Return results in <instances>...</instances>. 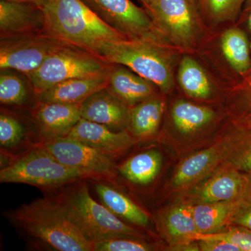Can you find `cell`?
Instances as JSON below:
<instances>
[{
    "instance_id": "83f0119b",
    "label": "cell",
    "mask_w": 251,
    "mask_h": 251,
    "mask_svg": "<svg viewBox=\"0 0 251 251\" xmlns=\"http://www.w3.org/2000/svg\"><path fill=\"white\" fill-rule=\"evenodd\" d=\"M202 16L211 22L234 21L239 18L245 0H196Z\"/></svg>"
},
{
    "instance_id": "8992f818",
    "label": "cell",
    "mask_w": 251,
    "mask_h": 251,
    "mask_svg": "<svg viewBox=\"0 0 251 251\" xmlns=\"http://www.w3.org/2000/svg\"><path fill=\"white\" fill-rule=\"evenodd\" d=\"M142 4L170 45L184 50L197 46L202 31L196 0H145Z\"/></svg>"
},
{
    "instance_id": "2e32d148",
    "label": "cell",
    "mask_w": 251,
    "mask_h": 251,
    "mask_svg": "<svg viewBox=\"0 0 251 251\" xmlns=\"http://www.w3.org/2000/svg\"><path fill=\"white\" fill-rule=\"evenodd\" d=\"M89 181L93 183L100 202L119 219L135 227L145 228L150 226L151 219L148 213L120 191L117 184L102 180Z\"/></svg>"
},
{
    "instance_id": "9c48e42d",
    "label": "cell",
    "mask_w": 251,
    "mask_h": 251,
    "mask_svg": "<svg viewBox=\"0 0 251 251\" xmlns=\"http://www.w3.org/2000/svg\"><path fill=\"white\" fill-rule=\"evenodd\" d=\"M39 143L59 161L84 173L89 180H102L117 185V163L99 150L68 137Z\"/></svg>"
},
{
    "instance_id": "7c38bea8",
    "label": "cell",
    "mask_w": 251,
    "mask_h": 251,
    "mask_svg": "<svg viewBox=\"0 0 251 251\" xmlns=\"http://www.w3.org/2000/svg\"><path fill=\"white\" fill-rule=\"evenodd\" d=\"M43 9L27 3L0 0L1 39L44 34Z\"/></svg>"
},
{
    "instance_id": "6da1fadb",
    "label": "cell",
    "mask_w": 251,
    "mask_h": 251,
    "mask_svg": "<svg viewBox=\"0 0 251 251\" xmlns=\"http://www.w3.org/2000/svg\"><path fill=\"white\" fill-rule=\"evenodd\" d=\"M42 9L44 34L97 57L110 43L128 39L81 0H47Z\"/></svg>"
},
{
    "instance_id": "5b68a950",
    "label": "cell",
    "mask_w": 251,
    "mask_h": 251,
    "mask_svg": "<svg viewBox=\"0 0 251 251\" xmlns=\"http://www.w3.org/2000/svg\"><path fill=\"white\" fill-rule=\"evenodd\" d=\"M168 46L147 39H125L105 46L100 58L128 68L166 94L174 87L173 59Z\"/></svg>"
},
{
    "instance_id": "ffe728a7",
    "label": "cell",
    "mask_w": 251,
    "mask_h": 251,
    "mask_svg": "<svg viewBox=\"0 0 251 251\" xmlns=\"http://www.w3.org/2000/svg\"><path fill=\"white\" fill-rule=\"evenodd\" d=\"M163 158L156 150L140 151L117 164V176L128 184L145 187L152 184L161 172Z\"/></svg>"
},
{
    "instance_id": "ab89813d",
    "label": "cell",
    "mask_w": 251,
    "mask_h": 251,
    "mask_svg": "<svg viewBox=\"0 0 251 251\" xmlns=\"http://www.w3.org/2000/svg\"><path fill=\"white\" fill-rule=\"evenodd\" d=\"M249 74H251V69L250 72H249V74H248L247 75H249Z\"/></svg>"
},
{
    "instance_id": "7a4b0ae2",
    "label": "cell",
    "mask_w": 251,
    "mask_h": 251,
    "mask_svg": "<svg viewBox=\"0 0 251 251\" xmlns=\"http://www.w3.org/2000/svg\"><path fill=\"white\" fill-rule=\"evenodd\" d=\"M4 215L38 244L57 251H93L92 244L52 198L23 204Z\"/></svg>"
},
{
    "instance_id": "7402d4cb",
    "label": "cell",
    "mask_w": 251,
    "mask_h": 251,
    "mask_svg": "<svg viewBox=\"0 0 251 251\" xmlns=\"http://www.w3.org/2000/svg\"><path fill=\"white\" fill-rule=\"evenodd\" d=\"M164 109V102L156 96L131 107L126 130L135 140L151 138L159 128Z\"/></svg>"
},
{
    "instance_id": "836d02e7",
    "label": "cell",
    "mask_w": 251,
    "mask_h": 251,
    "mask_svg": "<svg viewBox=\"0 0 251 251\" xmlns=\"http://www.w3.org/2000/svg\"><path fill=\"white\" fill-rule=\"evenodd\" d=\"M200 251H240L239 248L232 243L211 239V238L199 237L196 239Z\"/></svg>"
},
{
    "instance_id": "f35d334b",
    "label": "cell",
    "mask_w": 251,
    "mask_h": 251,
    "mask_svg": "<svg viewBox=\"0 0 251 251\" xmlns=\"http://www.w3.org/2000/svg\"><path fill=\"white\" fill-rule=\"evenodd\" d=\"M248 176H249V178H250L251 180V175H248Z\"/></svg>"
},
{
    "instance_id": "4fadbf2b",
    "label": "cell",
    "mask_w": 251,
    "mask_h": 251,
    "mask_svg": "<svg viewBox=\"0 0 251 251\" xmlns=\"http://www.w3.org/2000/svg\"><path fill=\"white\" fill-rule=\"evenodd\" d=\"M80 105L38 101L32 110L38 142L66 136L81 119Z\"/></svg>"
},
{
    "instance_id": "d6986e66",
    "label": "cell",
    "mask_w": 251,
    "mask_h": 251,
    "mask_svg": "<svg viewBox=\"0 0 251 251\" xmlns=\"http://www.w3.org/2000/svg\"><path fill=\"white\" fill-rule=\"evenodd\" d=\"M245 193L233 201L198 203L193 205V214L199 234L216 233L231 226L244 204Z\"/></svg>"
},
{
    "instance_id": "f1b7e54d",
    "label": "cell",
    "mask_w": 251,
    "mask_h": 251,
    "mask_svg": "<svg viewBox=\"0 0 251 251\" xmlns=\"http://www.w3.org/2000/svg\"><path fill=\"white\" fill-rule=\"evenodd\" d=\"M232 98L231 110L235 126L251 127V74L234 89Z\"/></svg>"
},
{
    "instance_id": "52a82bcc",
    "label": "cell",
    "mask_w": 251,
    "mask_h": 251,
    "mask_svg": "<svg viewBox=\"0 0 251 251\" xmlns=\"http://www.w3.org/2000/svg\"><path fill=\"white\" fill-rule=\"evenodd\" d=\"M110 64L91 52L65 44L27 76L37 96L64 81L101 74L108 70Z\"/></svg>"
},
{
    "instance_id": "d6a6232c",
    "label": "cell",
    "mask_w": 251,
    "mask_h": 251,
    "mask_svg": "<svg viewBox=\"0 0 251 251\" xmlns=\"http://www.w3.org/2000/svg\"><path fill=\"white\" fill-rule=\"evenodd\" d=\"M199 237L221 239L232 243L239 248L240 251H251V229L242 226L232 225L216 233L198 234L193 238V241Z\"/></svg>"
},
{
    "instance_id": "ac0fdd59",
    "label": "cell",
    "mask_w": 251,
    "mask_h": 251,
    "mask_svg": "<svg viewBox=\"0 0 251 251\" xmlns=\"http://www.w3.org/2000/svg\"><path fill=\"white\" fill-rule=\"evenodd\" d=\"M247 174L232 168L219 172L201 186L196 193L198 203L233 201L242 197L250 184Z\"/></svg>"
},
{
    "instance_id": "cb8c5ba5",
    "label": "cell",
    "mask_w": 251,
    "mask_h": 251,
    "mask_svg": "<svg viewBox=\"0 0 251 251\" xmlns=\"http://www.w3.org/2000/svg\"><path fill=\"white\" fill-rule=\"evenodd\" d=\"M181 88L189 97L201 100L210 99L214 92L212 83L205 71L193 57L184 56L177 74Z\"/></svg>"
},
{
    "instance_id": "277c9868",
    "label": "cell",
    "mask_w": 251,
    "mask_h": 251,
    "mask_svg": "<svg viewBox=\"0 0 251 251\" xmlns=\"http://www.w3.org/2000/svg\"><path fill=\"white\" fill-rule=\"evenodd\" d=\"M4 158L0 170V182L31 185L46 191L58 190L82 180L84 173L59 161L39 142L21 152L1 151Z\"/></svg>"
},
{
    "instance_id": "603a6c76",
    "label": "cell",
    "mask_w": 251,
    "mask_h": 251,
    "mask_svg": "<svg viewBox=\"0 0 251 251\" xmlns=\"http://www.w3.org/2000/svg\"><path fill=\"white\" fill-rule=\"evenodd\" d=\"M220 47L229 67L243 77L251 69V44L246 31L232 27L224 31L220 39Z\"/></svg>"
},
{
    "instance_id": "8fae6325",
    "label": "cell",
    "mask_w": 251,
    "mask_h": 251,
    "mask_svg": "<svg viewBox=\"0 0 251 251\" xmlns=\"http://www.w3.org/2000/svg\"><path fill=\"white\" fill-rule=\"evenodd\" d=\"M64 137L85 143L115 161L136 142L128 130H114L82 118Z\"/></svg>"
},
{
    "instance_id": "9a60e30c",
    "label": "cell",
    "mask_w": 251,
    "mask_h": 251,
    "mask_svg": "<svg viewBox=\"0 0 251 251\" xmlns=\"http://www.w3.org/2000/svg\"><path fill=\"white\" fill-rule=\"evenodd\" d=\"M156 86L128 68L111 64L107 88L128 108L156 96Z\"/></svg>"
},
{
    "instance_id": "ba28073f",
    "label": "cell",
    "mask_w": 251,
    "mask_h": 251,
    "mask_svg": "<svg viewBox=\"0 0 251 251\" xmlns=\"http://www.w3.org/2000/svg\"><path fill=\"white\" fill-rule=\"evenodd\" d=\"M102 21L129 39H147L169 46L146 10L132 0H81Z\"/></svg>"
},
{
    "instance_id": "e0dca14e",
    "label": "cell",
    "mask_w": 251,
    "mask_h": 251,
    "mask_svg": "<svg viewBox=\"0 0 251 251\" xmlns=\"http://www.w3.org/2000/svg\"><path fill=\"white\" fill-rule=\"evenodd\" d=\"M110 68L105 72L97 75L77 77L57 84L52 88L36 96L38 101L44 103H82L92 94L108 87Z\"/></svg>"
},
{
    "instance_id": "d590c367",
    "label": "cell",
    "mask_w": 251,
    "mask_h": 251,
    "mask_svg": "<svg viewBox=\"0 0 251 251\" xmlns=\"http://www.w3.org/2000/svg\"><path fill=\"white\" fill-rule=\"evenodd\" d=\"M239 23L244 28L250 41L251 47V0H245L239 16Z\"/></svg>"
},
{
    "instance_id": "4dcf8cb0",
    "label": "cell",
    "mask_w": 251,
    "mask_h": 251,
    "mask_svg": "<svg viewBox=\"0 0 251 251\" xmlns=\"http://www.w3.org/2000/svg\"><path fill=\"white\" fill-rule=\"evenodd\" d=\"M27 97V91L24 82L15 74L1 71L0 103L1 105H22Z\"/></svg>"
},
{
    "instance_id": "d4e9b609",
    "label": "cell",
    "mask_w": 251,
    "mask_h": 251,
    "mask_svg": "<svg viewBox=\"0 0 251 251\" xmlns=\"http://www.w3.org/2000/svg\"><path fill=\"white\" fill-rule=\"evenodd\" d=\"M214 115V112L208 107L184 100L175 102L172 109L173 121L183 134H190L201 129L212 121Z\"/></svg>"
},
{
    "instance_id": "44dd1931",
    "label": "cell",
    "mask_w": 251,
    "mask_h": 251,
    "mask_svg": "<svg viewBox=\"0 0 251 251\" xmlns=\"http://www.w3.org/2000/svg\"><path fill=\"white\" fill-rule=\"evenodd\" d=\"M227 141L191 155L178 168L173 179L175 187H183L202 177L224 159Z\"/></svg>"
},
{
    "instance_id": "484cf974",
    "label": "cell",
    "mask_w": 251,
    "mask_h": 251,
    "mask_svg": "<svg viewBox=\"0 0 251 251\" xmlns=\"http://www.w3.org/2000/svg\"><path fill=\"white\" fill-rule=\"evenodd\" d=\"M193 206V204H181L167 212L164 225L170 237L179 242H193V238L199 234Z\"/></svg>"
},
{
    "instance_id": "30bf717a",
    "label": "cell",
    "mask_w": 251,
    "mask_h": 251,
    "mask_svg": "<svg viewBox=\"0 0 251 251\" xmlns=\"http://www.w3.org/2000/svg\"><path fill=\"white\" fill-rule=\"evenodd\" d=\"M65 44L46 34L1 39L0 69L17 71L27 75Z\"/></svg>"
},
{
    "instance_id": "74e56055",
    "label": "cell",
    "mask_w": 251,
    "mask_h": 251,
    "mask_svg": "<svg viewBox=\"0 0 251 251\" xmlns=\"http://www.w3.org/2000/svg\"><path fill=\"white\" fill-rule=\"evenodd\" d=\"M138 1H139L140 2L143 3V1H145V0H138Z\"/></svg>"
},
{
    "instance_id": "8d00e7d4",
    "label": "cell",
    "mask_w": 251,
    "mask_h": 251,
    "mask_svg": "<svg viewBox=\"0 0 251 251\" xmlns=\"http://www.w3.org/2000/svg\"><path fill=\"white\" fill-rule=\"evenodd\" d=\"M5 1H15V2L27 3L39 6V7H44L47 0H5Z\"/></svg>"
},
{
    "instance_id": "f546056e",
    "label": "cell",
    "mask_w": 251,
    "mask_h": 251,
    "mask_svg": "<svg viewBox=\"0 0 251 251\" xmlns=\"http://www.w3.org/2000/svg\"><path fill=\"white\" fill-rule=\"evenodd\" d=\"M26 140L25 128L21 122L13 115L1 110L0 115L1 151L9 152L10 150L18 149L21 145L29 143Z\"/></svg>"
},
{
    "instance_id": "4316f807",
    "label": "cell",
    "mask_w": 251,
    "mask_h": 251,
    "mask_svg": "<svg viewBox=\"0 0 251 251\" xmlns=\"http://www.w3.org/2000/svg\"><path fill=\"white\" fill-rule=\"evenodd\" d=\"M224 159L229 168L251 175V127L236 126L227 140Z\"/></svg>"
},
{
    "instance_id": "5bb4252c",
    "label": "cell",
    "mask_w": 251,
    "mask_h": 251,
    "mask_svg": "<svg viewBox=\"0 0 251 251\" xmlns=\"http://www.w3.org/2000/svg\"><path fill=\"white\" fill-rule=\"evenodd\" d=\"M129 108L105 87L92 94L81 103V118L114 130H125L128 125Z\"/></svg>"
},
{
    "instance_id": "3957f363",
    "label": "cell",
    "mask_w": 251,
    "mask_h": 251,
    "mask_svg": "<svg viewBox=\"0 0 251 251\" xmlns=\"http://www.w3.org/2000/svg\"><path fill=\"white\" fill-rule=\"evenodd\" d=\"M87 180L59 188L51 197L68 219L92 243L114 237L149 239L141 229L127 224L91 196Z\"/></svg>"
},
{
    "instance_id": "1f68e13d",
    "label": "cell",
    "mask_w": 251,
    "mask_h": 251,
    "mask_svg": "<svg viewBox=\"0 0 251 251\" xmlns=\"http://www.w3.org/2000/svg\"><path fill=\"white\" fill-rule=\"evenodd\" d=\"M156 246L148 239L131 237H114L92 243L93 251H151Z\"/></svg>"
},
{
    "instance_id": "e575fe53",
    "label": "cell",
    "mask_w": 251,
    "mask_h": 251,
    "mask_svg": "<svg viewBox=\"0 0 251 251\" xmlns=\"http://www.w3.org/2000/svg\"><path fill=\"white\" fill-rule=\"evenodd\" d=\"M232 225L242 226L251 229V180L244 195V204L234 218Z\"/></svg>"
}]
</instances>
